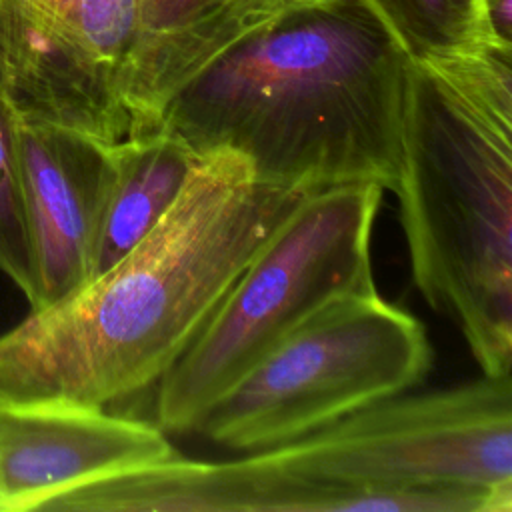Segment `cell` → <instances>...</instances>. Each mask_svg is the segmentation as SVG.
Listing matches in <instances>:
<instances>
[{
    "label": "cell",
    "instance_id": "1",
    "mask_svg": "<svg viewBox=\"0 0 512 512\" xmlns=\"http://www.w3.org/2000/svg\"><path fill=\"white\" fill-rule=\"evenodd\" d=\"M310 192L260 182L236 150L202 154L132 250L0 336V400L104 408L156 384Z\"/></svg>",
    "mask_w": 512,
    "mask_h": 512
},
{
    "label": "cell",
    "instance_id": "2",
    "mask_svg": "<svg viewBox=\"0 0 512 512\" xmlns=\"http://www.w3.org/2000/svg\"><path fill=\"white\" fill-rule=\"evenodd\" d=\"M410 60L368 0L288 6L194 74L158 128L198 156L236 150L260 182L392 190Z\"/></svg>",
    "mask_w": 512,
    "mask_h": 512
},
{
    "label": "cell",
    "instance_id": "3",
    "mask_svg": "<svg viewBox=\"0 0 512 512\" xmlns=\"http://www.w3.org/2000/svg\"><path fill=\"white\" fill-rule=\"evenodd\" d=\"M392 192L414 286L482 374H510L512 44L410 60Z\"/></svg>",
    "mask_w": 512,
    "mask_h": 512
},
{
    "label": "cell",
    "instance_id": "4",
    "mask_svg": "<svg viewBox=\"0 0 512 512\" xmlns=\"http://www.w3.org/2000/svg\"><path fill=\"white\" fill-rule=\"evenodd\" d=\"M374 182L312 190L254 254L204 326L156 380L154 424L192 432L206 410L332 298L376 290Z\"/></svg>",
    "mask_w": 512,
    "mask_h": 512
},
{
    "label": "cell",
    "instance_id": "5",
    "mask_svg": "<svg viewBox=\"0 0 512 512\" xmlns=\"http://www.w3.org/2000/svg\"><path fill=\"white\" fill-rule=\"evenodd\" d=\"M260 454L314 480L426 498L436 512H510L512 378L402 392Z\"/></svg>",
    "mask_w": 512,
    "mask_h": 512
},
{
    "label": "cell",
    "instance_id": "6",
    "mask_svg": "<svg viewBox=\"0 0 512 512\" xmlns=\"http://www.w3.org/2000/svg\"><path fill=\"white\" fill-rule=\"evenodd\" d=\"M432 366L424 324L378 290L332 298L200 418L194 434L262 452L410 392Z\"/></svg>",
    "mask_w": 512,
    "mask_h": 512
},
{
    "label": "cell",
    "instance_id": "7",
    "mask_svg": "<svg viewBox=\"0 0 512 512\" xmlns=\"http://www.w3.org/2000/svg\"><path fill=\"white\" fill-rule=\"evenodd\" d=\"M44 512H436L426 498L314 480L260 452L206 462L178 454L58 494Z\"/></svg>",
    "mask_w": 512,
    "mask_h": 512
},
{
    "label": "cell",
    "instance_id": "8",
    "mask_svg": "<svg viewBox=\"0 0 512 512\" xmlns=\"http://www.w3.org/2000/svg\"><path fill=\"white\" fill-rule=\"evenodd\" d=\"M174 454L154 422L98 406L0 400V512L40 510L66 490Z\"/></svg>",
    "mask_w": 512,
    "mask_h": 512
},
{
    "label": "cell",
    "instance_id": "9",
    "mask_svg": "<svg viewBox=\"0 0 512 512\" xmlns=\"http://www.w3.org/2000/svg\"><path fill=\"white\" fill-rule=\"evenodd\" d=\"M14 130L40 308L88 280L112 142L16 114Z\"/></svg>",
    "mask_w": 512,
    "mask_h": 512
},
{
    "label": "cell",
    "instance_id": "10",
    "mask_svg": "<svg viewBox=\"0 0 512 512\" xmlns=\"http://www.w3.org/2000/svg\"><path fill=\"white\" fill-rule=\"evenodd\" d=\"M0 76L16 116L102 142L130 130L116 74L38 0H0Z\"/></svg>",
    "mask_w": 512,
    "mask_h": 512
},
{
    "label": "cell",
    "instance_id": "11",
    "mask_svg": "<svg viewBox=\"0 0 512 512\" xmlns=\"http://www.w3.org/2000/svg\"><path fill=\"white\" fill-rule=\"evenodd\" d=\"M286 0H138V38L122 80L130 132L158 126L170 98Z\"/></svg>",
    "mask_w": 512,
    "mask_h": 512
},
{
    "label": "cell",
    "instance_id": "12",
    "mask_svg": "<svg viewBox=\"0 0 512 512\" xmlns=\"http://www.w3.org/2000/svg\"><path fill=\"white\" fill-rule=\"evenodd\" d=\"M198 154L164 128L130 132L108 146L88 280L116 264L168 212Z\"/></svg>",
    "mask_w": 512,
    "mask_h": 512
},
{
    "label": "cell",
    "instance_id": "13",
    "mask_svg": "<svg viewBox=\"0 0 512 512\" xmlns=\"http://www.w3.org/2000/svg\"><path fill=\"white\" fill-rule=\"evenodd\" d=\"M368 2L412 60L448 56L478 42L492 40L484 22L482 0Z\"/></svg>",
    "mask_w": 512,
    "mask_h": 512
},
{
    "label": "cell",
    "instance_id": "14",
    "mask_svg": "<svg viewBox=\"0 0 512 512\" xmlns=\"http://www.w3.org/2000/svg\"><path fill=\"white\" fill-rule=\"evenodd\" d=\"M0 272L26 296H36L32 254L24 212L14 110L0 76Z\"/></svg>",
    "mask_w": 512,
    "mask_h": 512
},
{
    "label": "cell",
    "instance_id": "15",
    "mask_svg": "<svg viewBox=\"0 0 512 512\" xmlns=\"http://www.w3.org/2000/svg\"><path fill=\"white\" fill-rule=\"evenodd\" d=\"M122 80L138 38V0H38ZM124 98V96H122Z\"/></svg>",
    "mask_w": 512,
    "mask_h": 512
},
{
    "label": "cell",
    "instance_id": "16",
    "mask_svg": "<svg viewBox=\"0 0 512 512\" xmlns=\"http://www.w3.org/2000/svg\"><path fill=\"white\" fill-rule=\"evenodd\" d=\"M488 36L502 44H512V0H482Z\"/></svg>",
    "mask_w": 512,
    "mask_h": 512
},
{
    "label": "cell",
    "instance_id": "17",
    "mask_svg": "<svg viewBox=\"0 0 512 512\" xmlns=\"http://www.w3.org/2000/svg\"><path fill=\"white\" fill-rule=\"evenodd\" d=\"M320 2H328V0H286L284 8H288V6H308V4H320Z\"/></svg>",
    "mask_w": 512,
    "mask_h": 512
}]
</instances>
